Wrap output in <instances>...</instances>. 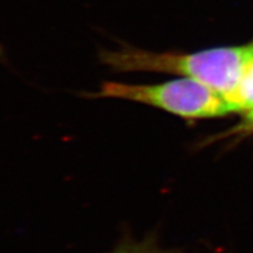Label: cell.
<instances>
[{
  "mask_svg": "<svg viewBox=\"0 0 253 253\" xmlns=\"http://www.w3.org/2000/svg\"><path fill=\"white\" fill-rule=\"evenodd\" d=\"M248 55L249 45L195 53H158L125 47L119 50H103L101 59L116 72H157L195 79L223 95L227 101L239 86Z\"/></svg>",
  "mask_w": 253,
  "mask_h": 253,
  "instance_id": "6da1fadb",
  "label": "cell"
},
{
  "mask_svg": "<svg viewBox=\"0 0 253 253\" xmlns=\"http://www.w3.org/2000/svg\"><path fill=\"white\" fill-rule=\"evenodd\" d=\"M93 96L147 104L186 120L220 118L233 113L223 95L190 78L156 84L107 81Z\"/></svg>",
  "mask_w": 253,
  "mask_h": 253,
  "instance_id": "7a4b0ae2",
  "label": "cell"
},
{
  "mask_svg": "<svg viewBox=\"0 0 253 253\" xmlns=\"http://www.w3.org/2000/svg\"><path fill=\"white\" fill-rule=\"evenodd\" d=\"M227 102L233 113L245 114L253 109V43L249 45L248 61L239 86L227 99Z\"/></svg>",
  "mask_w": 253,
  "mask_h": 253,
  "instance_id": "3957f363",
  "label": "cell"
},
{
  "mask_svg": "<svg viewBox=\"0 0 253 253\" xmlns=\"http://www.w3.org/2000/svg\"><path fill=\"white\" fill-rule=\"evenodd\" d=\"M112 253H175L160 248L153 240L145 239L143 242H128L120 244Z\"/></svg>",
  "mask_w": 253,
  "mask_h": 253,
  "instance_id": "277c9868",
  "label": "cell"
},
{
  "mask_svg": "<svg viewBox=\"0 0 253 253\" xmlns=\"http://www.w3.org/2000/svg\"><path fill=\"white\" fill-rule=\"evenodd\" d=\"M253 132V109L243 114L242 122L238 123L227 135H246Z\"/></svg>",
  "mask_w": 253,
  "mask_h": 253,
  "instance_id": "5b68a950",
  "label": "cell"
}]
</instances>
